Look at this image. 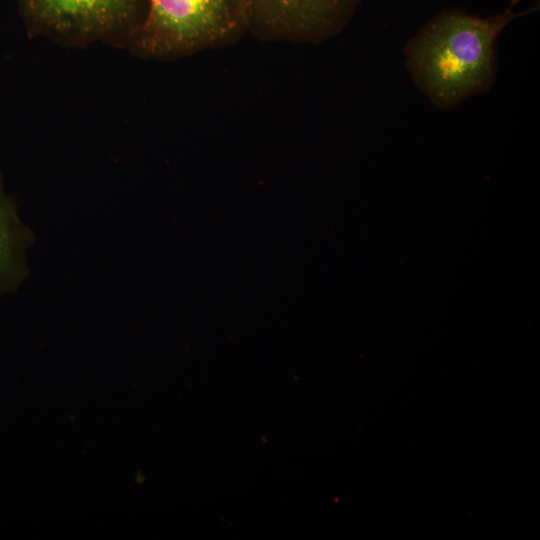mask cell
Segmentation results:
<instances>
[{
    "label": "cell",
    "instance_id": "277c9868",
    "mask_svg": "<svg viewBox=\"0 0 540 540\" xmlns=\"http://www.w3.org/2000/svg\"><path fill=\"white\" fill-rule=\"evenodd\" d=\"M25 20L40 29L77 36L129 29L145 18L148 0H17Z\"/></svg>",
    "mask_w": 540,
    "mask_h": 540
},
{
    "label": "cell",
    "instance_id": "3957f363",
    "mask_svg": "<svg viewBox=\"0 0 540 540\" xmlns=\"http://www.w3.org/2000/svg\"><path fill=\"white\" fill-rule=\"evenodd\" d=\"M248 33L263 41L318 44L338 35L362 0H246Z\"/></svg>",
    "mask_w": 540,
    "mask_h": 540
},
{
    "label": "cell",
    "instance_id": "5b68a950",
    "mask_svg": "<svg viewBox=\"0 0 540 540\" xmlns=\"http://www.w3.org/2000/svg\"><path fill=\"white\" fill-rule=\"evenodd\" d=\"M29 240V231L0 185V294L15 290L24 279Z\"/></svg>",
    "mask_w": 540,
    "mask_h": 540
},
{
    "label": "cell",
    "instance_id": "6da1fadb",
    "mask_svg": "<svg viewBox=\"0 0 540 540\" xmlns=\"http://www.w3.org/2000/svg\"><path fill=\"white\" fill-rule=\"evenodd\" d=\"M510 0L488 17L460 8L442 10L426 22L404 47L405 65L418 89L439 109H450L483 94L497 74V40L514 20L538 10L516 11Z\"/></svg>",
    "mask_w": 540,
    "mask_h": 540
},
{
    "label": "cell",
    "instance_id": "7a4b0ae2",
    "mask_svg": "<svg viewBox=\"0 0 540 540\" xmlns=\"http://www.w3.org/2000/svg\"><path fill=\"white\" fill-rule=\"evenodd\" d=\"M247 33L246 0H148L133 37L143 54L174 58L231 46Z\"/></svg>",
    "mask_w": 540,
    "mask_h": 540
}]
</instances>
